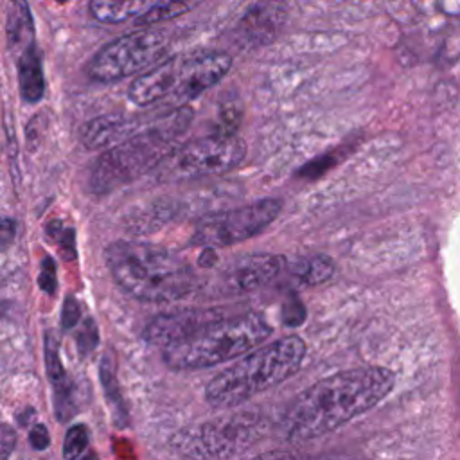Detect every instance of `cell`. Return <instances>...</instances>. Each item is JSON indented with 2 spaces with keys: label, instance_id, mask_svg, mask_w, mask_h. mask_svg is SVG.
Wrapping results in <instances>:
<instances>
[{
  "label": "cell",
  "instance_id": "484cf974",
  "mask_svg": "<svg viewBox=\"0 0 460 460\" xmlns=\"http://www.w3.org/2000/svg\"><path fill=\"white\" fill-rule=\"evenodd\" d=\"M16 446V431L9 426L0 422V460H9L11 453Z\"/></svg>",
  "mask_w": 460,
  "mask_h": 460
},
{
  "label": "cell",
  "instance_id": "8fae6325",
  "mask_svg": "<svg viewBox=\"0 0 460 460\" xmlns=\"http://www.w3.org/2000/svg\"><path fill=\"white\" fill-rule=\"evenodd\" d=\"M288 262L275 253H248L230 259L217 275V286L223 295H244L273 282Z\"/></svg>",
  "mask_w": 460,
  "mask_h": 460
},
{
  "label": "cell",
  "instance_id": "cb8c5ba5",
  "mask_svg": "<svg viewBox=\"0 0 460 460\" xmlns=\"http://www.w3.org/2000/svg\"><path fill=\"white\" fill-rule=\"evenodd\" d=\"M97 341H99V334H97V327H95V323H93L92 320L84 322L83 331H81V332H79V336H77L79 352H81L83 356H84V354H90V352L95 349Z\"/></svg>",
  "mask_w": 460,
  "mask_h": 460
},
{
  "label": "cell",
  "instance_id": "7c38bea8",
  "mask_svg": "<svg viewBox=\"0 0 460 460\" xmlns=\"http://www.w3.org/2000/svg\"><path fill=\"white\" fill-rule=\"evenodd\" d=\"M223 316H226L223 307H189L162 313L147 322L144 327V340L165 349Z\"/></svg>",
  "mask_w": 460,
  "mask_h": 460
},
{
  "label": "cell",
  "instance_id": "ac0fdd59",
  "mask_svg": "<svg viewBox=\"0 0 460 460\" xmlns=\"http://www.w3.org/2000/svg\"><path fill=\"white\" fill-rule=\"evenodd\" d=\"M7 40L9 45L18 50H25L34 45V23L31 16V9L25 2L11 4L7 14Z\"/></svg>",
  "mask_w": 460,
  "mask_h": 460
},
{
  "label": "cell",
  "instance_id": "ffe728a7",
  "mask_svg": "<svg viewBox=\"0 0 460 460\" xmlns=\"http://www.w3.org/2000/svg\"><path fill=\"white\" fill-rule=\"evenodd\" d=\"M99 379L102 383L106 401L111 408L113 420L119 426H122L126 422L128 415H126V406H124V401H122V395H120V390H119V383H117V376H115V365H113L110 356H104L102 361H101Z\"/></svg>",
  "mask_w": 460,
  "mask_h": 460
},
{
  "label": "cell",
  "instance_id": "7402d4cb",
  "mask_svg": "<svg viewBox=\"0 0 460 460\" xmlns=\"http://www.w3.org/2000/svg\"><path fill=\"white\" fill-rule=\"evenodd\" d=\"M88 446V429L84 424H74L66 429L63 438V458L77 460Z\"/></svg>",
  "mask_w": 460,
  "mask_h": 460
},
{
  "label": "cell",
  "instance_id": "44dd1931",
  "mask_svg": "<svg viewBox=\"0 0 460 460\" xmlns=\"http://www.w3.org/2000/svg\"><path fill=\"white\" fill-rule=\"evenodd\" d=\"M192 5L190 4H185V2H153L147 11H144L137 20L135 23L138 27H149V25H155V23H160V22H165V20H171V18H176L183 13H187Z\"/></svg>",
  "mask_w": 460,
  "mask_h": 460
},
{
  "label": "cell",
  "instance_id": "4dcf8cb0",
  "mask_svg": "<svg viewBox=\"0 0 460 460\" xmlns=\"http://www.w3.org/2000/svg\"><path fill=\"white\" fill-rule=\"evenodd\" d=\"M329 460H352V458H329Z\"/></svg>",
  "mask_w": 460,
  "mask_h": 460
},
{
  "label": "cell",
  "instance_id": "3957f363",
  "mask_svg": "<svg viewBox=\"0 0 460 460\" xmlns=\"http://www.w3.org/2000/svg\"><path fill=\"white\" fill-rule=\"evenodd\" d=\"M113 280L133 298L149 304L172 302L198 286L196 273L172 252L138 241H115L104 250Z\"/></svg>",
  "mask_w": 460,
  "mask_h": 460
},
{
  "label": "cell",
  "instance_id": "30bf717a",
  "mask_svg": "<svg viewBox=\"0 0 460 460\" xmlns=\"http://www.w3.org/2000/svg\"><path fill=\"white\" fill-rule=\"evenodd\" d=\"M280 208V199L264 198L248 205L210 214L198 221L190 244L208 250L237 244L268 228L277 219Z\"/></svg>",
  "mask_w": 460,
  "mask_h": 460
},
{
  "label": "cell",
  "instance_id": "5bb4252c",
  "mask_svg": "<svg viewBox=\"0 0 460 460\" xmlns=\"http://www.w3.org/2000/svg\"><path fill=\"white\" fill-rule=\"evenodd\" d=\"M142 122L122 115H99L83 124L79 131L81 144L90 151L111 149L133 135Z\"/></svg>",
  "mask_w": 460,
  "mask_h": 460
},
{
  "label": "cell",
  "instance_id": "4316f807",
  "mask_svg": "<svg viewBox=\"0 0 460 460\" xmlns=\"http://www.w3.org/2000/svg\"><path fill=\"white\" fill-rule=\"evenodd\" d=\"M29 442H31L32 449H36V451L47 449L49 444H50V435H49L47 426L36 422V424L31 428V431H29Z\"/></svg>",
  "mask_w": 460,
  "mask_h": 460
},
{
  "label": "cell",
  "instance_id": "52a82bcc",
  "mask_svg": "<svg viewBox=\"0 0 460 460\" xmlns=\"http://www.w3.org/2000/svg\"><path fill=\"white\" fill-rule=\"evenodd\" d=\"M261 433V415L239 411L181 428L169 438V446L189 460H226L255 444Z\"/></svg>",
  "mask_w": 460,
  "mask_h": 460
},
{
  "label": "cell",
  "instance_id": "d4e9b609",
  "mask_svg": "<svg viewBox=\"0 0 460 460\" xmlns=\"http://www.w3.org/2000/svg\"><path fill=\"white\" fill-rule=\"evenodd\" d=\"M81 318V307L79 302L74 296H66L63 302V309H61V325L63 329H70L74 327Z\"/></svg>",
  "mask_w": 460,
  "mask_h": 460
},
{
  "label": "cell",
  "instance_id": "d6986e66",
  "mask_svg": "<svg viewBox=\"0 0 460 460\" xmlns=\"http://www.w3.org/2000/svg\"><path fill=\"white\" fill-rule=\"evenodd\" d=\"M291 271L300 284L318 286L334 275V262L327 255H307L300 257Z\"/></svg>",
  "mask_w": 460,
  "mask_h": 460
},
{
  "label": "cell",
  "instance_id": "9c48e42d",
  "mask_svg": "<svg viewBox=\"0 0 460 460\" xmlns=\"http://www.w3.org/2000/svg\"><path fill=\"white\" fill-rule=\"evenodd\" d=\"M169 50L165 32L156 29H137L101 47L88 63V77L97 83L122 81L144 74L162 63Z\"/></svg>",
  "mask_w": 460,
  "mask_h": 460
},
{
  "label": "cell",
  "instance_id": "f1b7e54d",
  "mask_svg": "<svg viewBox=\"0 0 460 460\" xmlns=\"http://www.w3.org/2000/svg\"><path fill=\"white\" fill-rule=\"evenodd\" d=\"M14 234H16L14 221L9 217L0 219V244H9L14 239Z\"/></svg>",
  "mask_w": 460,
  "mask_h": 460
},
{
  "label": "cell",
  "instance_id": "f546056e",
  "mask_svg": "<svg viewBox=\"0 0 460 460\" xmlns=\"http://www.w3.org/2000/svg\"><path fill=\"white\" fill-rule=\"evenodd\" d=\"M81 460H95V456H93V455H86V456H83Z\"/></svg>",
  "mask_w": 460,
  "mask_h": 460
},
{
  "label": "cell",
  "instance_id": "6da1fadb",
  "mask_svg": "<svg viewBox=\"0 0 460 460\" xmlns=\"http://www.w3.org/2000/svg\"><path fill=\"white\" fill-rule=\"evenodd\" d=\"M395 374L379 365L331 374L300 392L282 415V435L291 442L323 437L381 402L394 388Z\"/></svg>",
  "mask_w": 460,
  "mask_h": 460
},
{
  "label": "cell",
  "instance_id": "7a4b0ae2",
  "mask_svg": "<svg viewBox=\"0 0 460 460\" xmlns=\"http://www.w3.org/2000/svg\"><path fill=\"white\" fill-rule=\"evenodd\" d=\"M190 120L189 106L146 119L133 135L101 155L90 176V190L97 196L108 194L156 169L176 149Z\"/></svg>",
  "mask_w": 460,
  "mask_h": 460
},
{
  "label": "cell",
  "instance_id": "e0dca14e",
  "mask_svg": "<svg viewBox=\"0 0 460 460\" xmlns=\"http://www.w3.org/2000/svg\"><path fill=\"white\" fill-rule=\"evenodd\" d=\"M153 2L142 0H129V2H106V0H93L88 4L90 14L101 23H122L129 18H138Z\"/></svg>",
  "mask_w": 460,
  "mask_h": 460
},
{
  "label": "cell",
  "instance_id": "ba28073f",
  "mask_svg": "<svg viewBox=\"0 0 460 460\" xmlns=\"http://www.w3.org/2000/svg\"><path fill=\"white\" fill-rule=\"evenodd\" d=\"M246 156V144L235 133H212L178 146L158 167L162 181H189L219 176Z\"/></svg>",
  "mask_w": 460,
  "mask_h": 460
},
{
  "label": "cell",
  "instance_id": "277c9868",
  "mask_svg": "<svg viewBox=\"0 0 460 460\" xmlns=\"http://www.w3.org/2000/svg\"><path fill=\"white\" fill-rule=\"evenodd\" d=\"M304 356L305 343L295 334L259 345L216 374L205 388V399L214 408L239 406L289 379L302 367Z\"/></svg>",
  "mask_w": 460,
  "mask_h": 460
},
{
  "label": "cell",
  "instance_id": "2e32d148",
  "mask_svg": "<svg viewBox=\"0 0 460 460\" xmlns=\"http://www.w3.org/2000/svg\"><path fill=\"white\" fill-rule=\"evenodd\" d=\"M18 84L23 102H38L45 93V75L41 54L36 45L27 47L18 54Z\"/></svg>",
  "mask_w": 460,
  "mask_h": 460
},
{
  "label": "cell",
  "instance_id": "8992f818",
  "mask_svg": "<svg viewBox=\"0 0 460 460\" xmlns=\"http://www.w3.org/2000/svg\"><path fill=\"white\" fill-rule=\"evenodd\" d=\"M232 59L219 50H203L165 58L156 66L137 75L129 84L128 97L137 106H151L162 101L174 108L199 97L219 83L230 70Z\"/></svg>",
  "mask_w": 460,
  "mask_h": 460
},
{
  "label": "cell",
  "instance_id": "4fadbf2b",
  "mask_svg": "<svg viewBox=\"0 0 460 460\" xmlns=\"http://www.w3.org/2000/svg\"><path fill=\"white\" fill-rule=\"evenodd\" d=\"M286 11L279 4H257L250 7L237 23V41L246 47L270 43L280 31Z\"/></svg>",
  "mask_w": 460,
  "mask_h": 460
},
{
  "label": "cell",
  "instance_id": "9a60e30c",
  "mask_svg": "<svg viewBox=\"0 0 460 460\" xmlns=\"http://www.w3.org/2000/svg\"><path fill=\"white\" fill-rule=\"evenodd\" d=\"M43 354H45V367L50 385L54 388V408L56 417L59 420H68L75 413V399H74V383L68 379L66 370L63 367L59 356V343L52 332L45 334L43 341Z\"/></svg>",
  "mask_w": 460,
  "mask_h": 460
},
{
  "label": "cell",
  "instance_id": "5b68a950",
  "mask_svg": "<svg viewBox=\"0 0 460 460\" xmlns=\"http://www.w3.org/2000/svg\"><path fill=\"white\" fill-rule=\"evenodd\" d=\"M271 334V325L257 313L226 314L194 334L162 349L172 370H201L248 354Z\"/></svg>",
  "mask_w": 460,
  "mask_h": 460
},
{
  "label": "cell",
  "instance_id": "603a6c76",
  "mask_svg": "<svg viewBox=\"0 0 460 460\" xmlns=\"http://www.w3.org/2000/svg\"><path fill=\"white\" fill-rule=\"evenodd\" d=\"M38 284L40 289L47 295H54L56 288H58V275H56V264L54 259L45 255L41 261V268H40V277H38Z\"/></svg>",
  "mask_w": 460,
  "mask_h": 460
},
{
  "label": "cell",
  "instance_id": "83f0119b",
  "mask_svg": "<svg viewBox=\"0 0 460 460\" xmlns=\"http://www.w3.org/2000/svg\"><path fill=\"white\" fill-rule=\"evenodd\" d=\"M248 460H302V456L295 449H271L268 453L252 456Z\"/></svg>",
  "mask_w": 460,
  "mask_h": 460
}]
</instances>
